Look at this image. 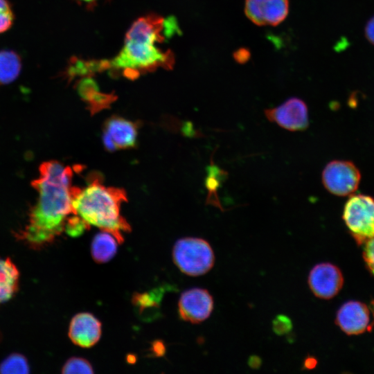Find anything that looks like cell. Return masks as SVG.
Instances as JSON below:
<instances>
[{"mask_svg": "<svg viewBox=\"0 0 374 374\" xmlns=\"http://www.w3.org/2000/svg\"><path fill=\"white\" fill-rule=\"evenodd\" d=\"M21 70V60L12 50L0 51V86L9 84L17 79Z\"/></svg>", "mask_w": 374, "mask_h": 374, "instance_id": "cell-17", "label": "cell"}, {"mask_svg": "<svg viewBox=\"0 0 374 374\" xmlns=\"http://www.w3.org/2000/svg\"><path fill=\"white\" fill-rule=\"evenodd\" d=\"M127 200L123 188L105 186L100 175L93 174L89 177L87 187L82 190L75 187L72 204L75 213L89 226L110 233L121 244L124 241L123 233L131 231L120 212L122 203Z\"/></svg>", "mask_w": 374, "mask_h": 374, "instance_id": "cell-3", "label": "cell"}, {"mask_svg": "<svg viewBox=\"0 0 374 374\" xmlns=\"http://www.w3.org/2000/svg\"><path fill=\"white\" fill-rule=\"evenodd\" d=\"M178 30L175 19L149 15L136 19L127 32L120 52L110 60H84L72 58L67 70L71 77L87 76L107 70L134 80L157 69H171L174 56L160 47Z\"/></svg>", "mask_w": 374, "mask_h": 374, "instance_id": "cell-1", "label": "cell"}, {"mask_svg": "<svg viewBox=\"0 0 374 374\" xmlns=\"http://www.w3.org/2000/svg\"><path fill=\"white\" fill-rule=\"evenodd\" d=\"M244 14L255 25L276 26L289 13V0H245Z\"/></svg>", "mask_w": 374, "mask_h": 374, "instance_id": "cell-11", "label": "cell"}, {"mask_svg": "<svg viewBox=\"0 0 374 374\" xmlns=\"http://www.w3.org/2000/svg\"><path fill=\"white\" fill-rule=\"evenodd\" d=\"M102 326L93 314L87 312L75 315L70 323L69 337L71 341L82 348H91L100 339Z\"/></svg>", "mask_w": 374, "mask_h": 374, "instance_id": "cell-13", "label": "cell"}, {"mask_svg": "<svg viewBox=\"0 0 374 374\" xmlns=\"http://www.w3.org/2000/svg\"><path fill=\"white\" fill-rule=\"evenodd\" d=\"M118 241L115 237L107 231H102L93 237L91 244V253L97 263L109 261L116 255Z\"/></svg>", "mask_w": 374, "mask_h": 374, "instance_id": "cell-15", "label": "cell"}, {"mask_svg": "<svg viewBox=\"0 0 374 374\" xmlns=\"http://www.w3.org/2000/svg\"><path fill=\"white\" fill-rule=\"evenodd\" d=\"M365 35L367 39L374 45V17L367 22L365 28Z\"/></svg>", "mask_w": 374, "mask_h": 374, "instance_id": "cell-25", "label": "cell"}, {"mask_svg": "<svg viewBox=\"0 0 374 374\" xmlns=\"http://www.w3.org/2000/svg\"><path fill=\"white\" fill-rule=\"evenodd\" d=\"M360 179L359 169L350 161H332L325 166L322 172L324 187L337 196L352 195L357 189Z\"/></svg>", "mask_w": 374, "mask_h": 374, "instance_id": "cell-6", "label": "cell"}, {"mask_svg": "<svg viewBox=\"0 0 374 374\" xmlns=\"http://www.w3.org/2000/svg\"><path fill=\"white\" fill-rule=\"evenodd\" d=\"M371 310H372V312H373V317H374V301H373L371 302Z\"/></svg>", "mask_w": 374, "mask_h": 374, "instance_id": "cell-29", "label": "cell"}, {"mask_svg": "<svg viewBox=\"0 0 374 374\" xmlns=\"http://www.w3.org/2000/svg\"><path fill=\"white\" fill-rule=\"evenodd\" d=\"M272 328L274 332L278 335H283L292 330V323L290 318L280 314L274 319Z\"/></svg>", "mask_w": 374, "mask_h": 374, "instance_id": "cell-22", "label": "cell"}, {"mask_svg": "<svg viewBox=\"0 0 374 374\" xmlns=\"http://www.w3.org/2000/svg\"><path fill=\"white\" fill-rule=\"evenodd\" d=\"M15 15L8 0H0V33L8 30L13 24Z\"/></svg>", "mask_w": 374, "mask_h": 374, "instance_id": "cell-20", "label": "cell"}, {"mask_svg": "<svg viewBox=\"0 0 374 374\" xmlns=\"http://www.w3.org/2000/svg\"><path fill=\"white\" fill-rule=\"evenodd\" d=\"M251 57V53L247 48L241 47L233 53V57L238 64L247 62Z\"/></svg>", "mask_w": 374, "mask_h": 374, "instance_id": "cell-24", "label": "cell"}, {"mask_svg": "<svg viewBox=\"0 0 374 374\" xmlns=\"http://www.w3.org/2000/svg\"><path fill=\"white\" fill-rule=\"evenodd\" d=\"M19 271L9 258L0 257V303L8 301L18 286Z\"/></svg>", "mask_w": 374, "mask_h": 374, "instance_id": "cell-16", "label": "cell"}, {"mask_svg": "<svg viewBox=\"0 0 374 374\" xmlns=\"http://www.w3.org/2000/svg\"><path fill=\"white\" fill-rule=\"evenodd\" d=\"M76 87L80 96L87 103L91 114L109 108L111 103L116 100L115 96L100 91L96 82L89 78L80 80Z\"/></svg>", "mask_w": 374, "mask_h": 374, "instance_id": "cell-14", "label": "cell"}, {"mask_svg": "<svg viewBox=\"0 0 374 374\" xmlns=\"http://www.w3.org/2000/svg\"><path fill=\"white\" fill-rule=\"evenodd\" d=\"M27 359L23 355L14 353L7 357L0 364L1 373L22 374L29 373Z\"/></svg>", "mask_w": 374, "mask_h": 374, "instance_id": "cell-18", "label": "cell"}, {"mask_svg": "<svg viewBox=\"0 0 374 374\" xmlns=\"http://www.w3.org/2000/svg\"><path fill=\"white\" fill-rule=\"evenodd\" d=\"M363 257L368 269L374 276V238L365 242Z\"/></svg>", "mask_w": 374, "mask_h": 374, "instance_id": "cell-23", "label": "cell"}, {"mask_svg": "<svg viewBox=\"0 0 374 374\" xmlns=\"http://www.w3.org/2000/svg\"><path fill=\"white\" fill-rule=\"evenodd\" d=\"M369 314L368 308L365 304L350 301L344 303L338 310L335 321L346 334L359 335L369 328Z\"/></svg>", "mask_w": 374, "mask_h": 374, "instance_id": "cell-12", "label": "cell"}, {"mask_svg": "<svg viewBox=\"0 0 374 374\" xmlns=\"http://www.w3.org/2000/svg\"><path fill=\"white\" fill-rule=\"evenodd\" d=\"M62 373L64 374H92L93 370L90 362L87 359L81 357H71L63 366Z\"/></svg>", "mask_w": 374, "mask_h": 374, "instance_id": "cell-19", "label": "cell"}, {"mask_svg": "<svg viewBox=\"0 0 374 374\" xmlns=\"http://www.w3.org/2000/svg\"><path fill=\"white\" fill-rule=\"evenodd\" d=\"M78 1L84 2V3H93L94 1L97 0H78Z\"/></svg>", "mask_w": 374, "mask_h": 374, "instance_id": "cell-28", "label": "cell"}, {"mask_svg": "<svg viewBox=\"0 0 374 374\" xmlns=\"http://www.w3.org/2000/svg\"><path fill=\"white\" fill-rule=\"evenodd\" d=\"M267 118L290 131L305 130L309 125L308 109L301 99L292 97L278 107L265 110Z\"/></svg>", "mask_w": 374, "mask_h": 374, "instance_id": "cell-7", "label": "cell"}, {"mask_svg": "<svg viewBox=\"0 0 374 374\" xmlns=\"http://www.w3.org/2000/svg\"><path fill=\"white\" fill-rule=\"evenodd\" d=\"M260 359L258 357L253 356L249 358V364L252 368H258L260 365Z\"/></svg>", "mask_w": 374, "mask_h": 374, "instance_id": "cell-27", "label": "cell"}, {"mask_svg": "<svg viewBox=\"0 0 374 374\" xmlns=\"http://www.w3.org/2000/svg\"><path fill=\"white\" fill-rule=\"evenodd\" d=\"M69 217L66 220L64 230L71 236L82 235L85 230L89 229V226L79 215Z\"/></svg>", "mask_w": 374, "mask_h": 374, "instance_id": "cell-21", "label": "cell"}, {"mask_svg": "<svg viewBox=\"0 0 374 374\" xmlns=\"http://www.w3.org/2000/svg\"><path fill=\"white\" fill-rule=\"evenodd\" d=\"M137 136L138 123L120 116H112L103 125V142L110 152L134 148Z\"/></svg>", "mask_w": 374, "mask_h": 374, "instance_id": "cell-10", "label": "cell"}, {"mask_svg": "<svg viewBox=\"0 0 374 374\" xmlns=\"http://www.w3.org/2000/svg\"><path fill=\"white\" fill-rule=\"evenodd\" d=\"M213 307V299L208 290L192 288L181 294L178 303V312L184 321L199 323L210 317Z\"/></svg>", "mask_w": 374, "mask_h": 374, "instance_id": "cell-9", "label": "cell"}, {"mask_svg": "<svg viewBox=\"0 0 374 374\" xmlns=\"http://www.w3.org/2000/svg\"><path fill=\"white\" fill-rule=\"evenodd\" d=\"M308 283L315 296L322 299H330L342 288L344 278L341 271L336 265L323 262L316 265L311 269Z\"/></svg>", "mask_w": 374, "mask_h": 374, "instance_id": "cell-8", "label": "cell"}, {"mask_svg": "<svg viewBox=\"0 0 374 374\" xmlns=\"http://www.w3.org/2000/svg\"><path fill=\"white\" fill-rule=\"evenodd\" d=\"M39 172L38 178L31 183L39 199L30 213L28 224L18 235L32 247L53 241L64 230L69 215L75 214L71 168L53 160L42 163Z\"/></svg>", "mask_w": 374, "mask_h": 374, "instance_id": "cell-2", "label": "cell"}, {"mask_svg": "<svg viewBox=\"0 0 374 374\" xmlns=\"http://www.w3.org/2000/svg\"><path fill=\"white\" fill-rule=\"evenodd\" d=\"M172 259L184 274L202 276L208 272L215 263V255L210 244L199 238L178 240L172 249Z\"/></svg>", "mask_w": 374, "mask_h": 374, "instance_id": "cell-4", "label": "cell"}, {"mask_svg": "<svg viewBox=\"0 0 374 374\" xmlns=\"http://www.w3.org/2000/svg\"><path fill=\"white\" fill-rule=\"evenodd\" d=\"M317 364V359L313 357H308L305 358L303 362V368L305 369L310 370L314 368Z\"/></svg>", "mask_w": 374, "mask_h": 374, "instance_id": "cell-26", "label": "cell"}, {"mask_svg": "<svg viewBox=\"0 0 374 374\" xmlns=\"http://www.w3.org/2000/svg\"><path fill=\"white\" fill-rule=\"evenodd\" d=\"M343 220L358 244L374 238V199L366 195H352L346 202Z\"/></svg>", "mask_w": 374, "mask_h": 374, "instance_id": "cell-5", "label": "cell"}]
</instances>
